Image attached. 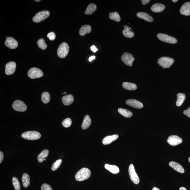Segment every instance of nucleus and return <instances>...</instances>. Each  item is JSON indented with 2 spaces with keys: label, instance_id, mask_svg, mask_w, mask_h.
I'll list each match as a JSON object with an SVG mask.
<instances>
[{
  "label": "nucleus",
  "instance_id": "nucleus-27",
  "mask_svg": "<svg viewBox=\"0 0 190 190\" xmlns=\"http://www.w3.org/2000/svg\"><path fill=\"white\" fill-rule=\"evenodd\" d=\"M97 6L95 4L91 3L89 5L85 14L86 15H90L93 14L97 10Z\"/></svg>",
  "mask_w": 190,
  "mask_h": 190
},
{
  "label": "nucleus",
  "instance_id": "nucleus-10",
  "mask_svg": "<svg viewBox=\"0 0 190 190\" xmlns=\"http://www.w3.org/2000/svg\"><path fill=\"white\" fill-rule=\"evenodd\" d=\"M121 60L125 65L131 67L133 66V63L135 59L132 55L128 53H125L122 55Z\"/></svg>",
  "mask_w": 190,
  "mask_h": 190
},
{
  "label": "nucleus",
  "instance_id": "nucleus-16",
  "mask_svg": "<svg viewBox=\"0 0 190 190\" xmlns=\"http://www.w3.org/2000/svg\"><path fill=\"white\" fill-rule=\"evenodd\" d=\"M169 165L177 172L183 174L185 172L183 168L178 163L172 161L169 163Z\"/></svg>",
  "mask_w": 190,
  "mask_h": 190
},
{
  "label": "nucleus",
  "instance_id": "nucleus-38",
  "mask_svg": "<svg viewBox=\"0 0 190 190\" xmlns=\"http://www.w3.org/2000/svg\"><path fill=\"white\" fill-rule=\"evenodd\" d=\"M47 37L51 41H54L56 38V34L54 32H51L48 33Z\"/></svg>",
  "mask_w": 190,
  "mask_h": 190
},
{
  "label": "nucleus",
  "instance_id": "nucleus-18",
  "mask_svg": "<svg viewBox=\"0 0 190 190\" xmlns=\"http://www.w3.org/2000/svg\"><path fill=\"white\" fill-rule=\"evenodd\" d=\"M137 16L139 18L145 20L146 21L151 22L153 21V18L148 14L144 12H139L137 14Z\"/></svg>",
  "mask_w": 190,
  "mask_h": 190
},
{
  "label": "nucleus",
  "instance_id": "nucleus-21",
  "mask_svg": "<svg viewBox=\"0 0 190 190\" xmlns=\"http://www.w3.org/2000/svg\"><path fill=\"white\" fill-rule=\"evenodd\" d=\"M124 29L122 31V34L125 37L128 38H132L134 37L135 34L133 31L130 30L131 29V28H130L129 26H124Z\"/></svg>",
  "mask_w": 190,
  "mask_h": 190
},
{
  "label": "nucleus",
  "instance_id": "nucleus-8",
  "mask_svg": "<svg viewBox=\"0 0 190 190\" xmlns=\"http://www.w3.org/2000/svg\"><path fill=\"white\" fill-rule=\"evenodd\" d=\"M157 37L162 41L170 44H175L177 43V41L174 37H170L167 34H158Z\"/></svg>",
  "mask_w": 190,
  "mask_h": 190
},
{
  "label": "nucleus",
  "instance_id": "nucleus-9",
  "mask_svg": "<svg viewBox=\"0 0 190 190\" xmlns=\"http://www.w3.org/2000/svg\"><path fill=\"white\" fill-rule=\"evenodd\" d=\"M12 108L15 110L19 112H24L27 110V106L22 101L16 100L12 104Z\"/></svg>",
  "mask_w": 190,
  "mask_h": 190
},
{
  "label": "nucleus",
  "instance_id": "nucleus-50",
  "mask_svg": "<svg viewBox=\"0 0 190 190\" xmlns=\"http://www.w3.org/2000/svg\"><path fill=\"white\" fill-rule=\"evenodd\" d=\"M44 160H45V161H46V159H45Z\"/></svg>",
  "mask_w": 190,
  "mask_h": 190
},
{
  "label": "nucleus",
  "instance_id": "nucleus-28",
  "mask_svg": "<svg viewBox=\"0 0 190 190\" xmlns=\"http://www.w3.org/2000/svg\"><path fill=\"white\" fill-rule=\"evenodd\" d=\"M49 153V151L48 150H44L38 156L37 159L40 163H42L44 161L45 159L48 157Z\"/></svg>",
  "mask_w": 190,
  "mask_h": 190
},
{
  "label": "nucleus",
  "instance_id": "nucleus-44",
  "mask_svg": "<svg viewBox=\"0 0 190 190\" xmlns=\"http://www.w3.org/2000/svg\"><path fill=\"white\" fill-rule=\"evenodd\" d=\"M180 190H187V189L184 187H181L180 188Z\"/></svg>",
  "mask_w": 190,
  "mask_h": 190
},
{
  "label": "nucleus",
  "instance_id": "nucleus-32",
  "mask_svg": "<svg viewBox=\"0 0 190 190\" xmlns=\"http://www.w3.org/2000/svg\"><path fill=\"white\" fill-rule=\"evenodd\" d=\"M50 99H51V96L48 92H44L42 94L41 99L42 101L44 103H48L50 101Z\"/></svg>",
  "mask_w": 190,
  "mask_h": 190
},
{
  "label": "nucleus",
  "instance_id": "nucleus-43",
  "mask_svg": "<svg viewBox=\"0 0 190 190\" xmlns=\"http://www.w3.org/2000/svg\"><path fill=\"white\" fill-rule=\"evenodd\" d=\"M95 56H91L89 58V61H90V62H91L92 60H93L95 59Z\"/></svg>",
  "mask_w": 190,
  "mask_h": 190
},
{
  "label": "nucleus",
  "instance_id": "nucleus-17",
  "mask_svg": "<svg viewBox=\"0 0 190 190\" xmlns=\"http://www.w3.org/2000/svg\"><path fill=\"white\" fill-rule=\"evenodd\" d=\"M118 137L119 136L117 135L106 136L103 139L102 142L104 145H108L117 140Z\"/></svg>",
  "mask_w": 190,
  "mask_h": 190
},
{
  "label": "nucleus",
  "instance_id": "nucleus-20",
  "mask_svg": "<svg viewBox=\"0 0 190 190\" xmlns=\"http://www.w3.org/2000/svg\"><path fill=\"white\" fill-rule=\"evenodd\" d=\"M91 27L89 25H84L80 29L79 34L81 36H84L86 34L90 33L91 31Z\"/></svg>",
  "mask_w": 190,
  "mask_h": 190
},
{
  "label": "nucleus",
  "instance_id": "nucleus-24",
  "mask_svg": "<svg viewBox=\"0 0 190 190\" xmlns=\"http://www.w3.org/2000/svg\"><path fill=\"white\" fill-rule=\"evenodd\" d=\"M105 168L107 170L109 171L111 173L114 174H118L119 172V168L115 165L106 164L105 165Z\"/></svg>",
  "mask_w": 190,
  "mask_h": 190
},
{
  "label": "nucleus",
  "instance_id": "nucleus-42",
  "mask_svg": "<svg viewBox=\"0 0 190 190\" xmlns=\"http://www.w3.org/2000/svg\"><path fill=\"white\" fill-rule=\"evenodd\" d=\"M150 1V0H142V1H141V2H142V4L143 5H145L148 3Z\"/></svg>",
  "mask_w": 190,
  "mask_h": 190
},
{
  "label": "nucleus",
  "instance_id": "nucleus-46",
  "mask_svg": "<svg viewBox=\"0 0 190 190\" xmlns=\"http://www.w3.org/2000/svg\"><path fill=\"white\" fill-rule=\"evenodd\" d=\"M172 2H173L174 3H176L177 1H177V0H172Z\"/></svg>",
  "mask_w": 190,
  "mask_h": 190
},
{
  "label": "nucleus",
  "instance_id": "nucleus-48",
  "mask_svg": "<svg viewBox=\"0 0 190 190\" xmlns=\"http://www.w3.org/2000/svg\"><path fill=\"white\" fill-rule=\"evenodd\" d=\"M188 160H189V162L190 163V157H189V159H188Z\"/></svg>",
  "mask_w": 190,
  "mask_h": 190
},
{
  "label": "nucleus",
  "instance_id": "nucleus-25",
  "mask_svg": "<svg viewBox=\"0 0 190 190\" xmlns=\"http://www.w3.org/2000/svg\"><path fill=\"white\" fill-rule=\"evenodd\" d=\"M122 86L124 89L126 90L134 91L137 88L135 84L128 82H124L122 84Z\"/></svg>",
  "mask_w": 190,
  "mask_h": 190
},
{
  "label": "nucleus",
  "instance_id": "nucleus-12",
  "mask_svg": "<svg viewBox=\"0 0 190 190\" xmlns=\"http://www.w3.org/2000/svg\"><path fill=\"white\" fill-rule=\"evenodd\" d=\"M6 46L10 49H15L18 46V43L17 41L12 37H9L6 39L5 42Z\"/></svg>",
  "mask_w": 190,
  "mask_h": 190
},
{
  "label": "nucleus",
  "instance_id": "nucleus-1",
  "mask_svg": "<svg viewBox=\"0 0 190 190\" xmlns=\"http://www.w3.org/2000/svg\"><path fill=\"white\" fill-rule=\"evenodd\" d=\"M91 175V171L87 168H84L77 172L75 176V179L77 181H83L88 179Z\"/></svg>",
  "mask_w": 190,
  "mask_h": 190
},
{
  "label": "nucleus",
  "instance_id": "nucleus-2",
  "mask_svg": "<svg viewBox=\"0 0 190 190\" xmlns=\"http://www.w3.org/2000/svg\"><path fill=\"white\" fill-rule=\"evenodd\" d=\"M69 46L65 42L61 44L57 51V54L59 57L64 58L66 57L69 52Z\"/></svg>",
  "mask_w": 190,
  "mask_h": 190
},
{
  "label": "nucleus",
  "instance_id": "nucleus-22",
  "mask_svg": "<svg viewBox=\"0 0 190 190\" xmlns=\"http://www.w3.org/2000/svg\"><path fill=\"white\" fill-rule=\"evenodd\" d=\"M62 101L64 105L66 106L70 105L73 103L74 99L73 96L69 95L64 96L62 98Z\"/></svg>",
  "mask_w": 190,
  "mask_h": 190
},
{
  "label": "nucleus",
  "instance_id": "nucleus-36",
  "mask_svg": "<svg viewBox=\"0 0 190 190\" xmlns=\"http://www.w3.org/2000/svg\"><path fill=\"white\" fill-rule=\"evenodd\" d=\"M72 123L71 119L70 118H67L64 119L62 122V125L65 128H69L71 125Z\"/></svg>",
  "mask_w": 190,
  "mask_h": 190
},
{
  "label": "nucleus",
  "instance_id": "nucleus-35",
  "mask_svg": "<svg viewBox=\"0 0 190 190\" xmlns=\"http://www.w3.org/2000/svg\"><path fill=\"white\" fill-rule=\"evenodd\" d=\"M62 162V160L61 159L56 160L52 165L51 167V170L53 171H55L57 170L58 168H59L60 167Z\"/></svg>",
  "mask_w": 190,
  "mask_h": 190
},
{
  "label": "nucleus",
  "instance_id": "nucleus-3",
  "mask_svg": "<svg viewBox=\"0 0 190 190\" xmlns=\"http://www.w3.org/2000/svg\"><path fill=\"white\" fill-rule=\"evenodd\" d=\"M41 135L38 132L31 131L26 132L22 134V137L29 140H35L40 139Z\"/></svg>",
  "mask_w": 190,
  "mask_h": 190
},
{
  "label": "nucleus",
  "instance_id": "nucleus-45",
  "mask_svg": "<svg viewBox=\"0 0 190 190\" xmlns=\"http://www.w3.org/2000/svg\"><path fill=\"white\" fill-rule=\"evenodd\" d=\"M152 190H160L159 189H158V188L156 187H154L153 188Z\"/></svg>",
  "mask_w": 190,
  "mask_h": 190
},
{
  "label": "nucleus",
  "instance_id": "nucleus-40",
  "mask_svg": "<svg viewBox=\"0 0 190 190\" xmlns=\"http://www.w3.org/2000/svg\"><path fill=\"white\" fill-rule=\"evenodd\" d=\"M91 50L94 53H95L97 51H98V49L96 47L95 45H92L91 47Z\"/></svg>",
  "mask_w": 190,
  "mask_h": 190
},
{
  "label": "nucleus",
  "instance_id": "nucleus-34",
  "mask_svg": "<svg viewBox=\"0 0 190 190\" xmlns=\"http://www.w3.org/2000/svg\"><path fill=\"white\" fill-rule=\"evenodd\" d=\"M12 184L15 190H20V185L18 179L16 177H14L12 178Z\"/></svg>",
  "mask_w": 190,
  "mask_h": 190
},
{
  "label": "nucleus",
  "instance_id": "nucleus-31",
  "mask_svg": "<svg viewBox=\"0 0 190 190\" xmlns=\"http://www.w3.org/2000/svg\"><path fill=\"white\" fill-rule=\"evenodd\" d=\"M109 17L110 19L114 20L116 22H119L121 20L120 16L117 12H111L109 14Z\"/></svg>",
  "mask_w": 190,
  "mask_h": 190
},
{
  "label": "nucleus",
  "instance_id": "nucleus-15",
  "mask_svg": "<svg viewBox=\"0 0 190 190\" xmlns=\"http://www.w3.org/2000/svg\"><path fill=\"white\" fill-rule=\"evenodd\" d=\"M180 13L182 15L186 16L190 15V2H187L183 4L180 9Z\"/></svg>",
  "mask_w": 190,
  "mask_h": 190
},
{
  "label": "nucleus",
  "instance_id": "nucleus-13",
  "mask_svg": "<svg viewBox=\"0 0 190 190\" xmlns=\"http://www.w3.org/2000/svg\"><path fill=\"white\" fill-rule=\"evenodd\" d=\"M16 64L13 61L8 63L5 66V72L7 75H11L14 73L16 69Z\"/></svg>",
  "mask_w": 190,
  "mask_h": 190
},
{
  "label": "nucleus",
  "instance_id": "nucleus-14",
  "mask_svg": "<svg viewBox=\"0 0 190 190\" xmlns=\"http://www.w3.org/2000/svg\"><path fill=\"white\" fill-rule=\"evenodd\" d=\"M127 105L136 109H141L143 108V105L142 103L135 99H128L126 102Z\"/></svg>",
  "mask_w": 190,
  "mask_h": 190
},
{
  "label": "nucleus",
  "instance_id": "nucleus-33",
  "mask_svg": "<svg viewBox=\"0 0 190 190\" xmlns=\"http://www.w3.org/2000/svg\"><path fill=\"white\" fill-rule=\"evenodd\" d=\"M37 44L39 47L42 50H45L47 47V45L45 43L44 39L41 38L37 41Z\"/></svg>",
  "mask_w": 190,
  "mask_h": 190
},
{
  "label": "nucleus",
  "instance_id": "nucleus-26",
  "mask_svg": "<svg viewBox=\"0 0 190 190\" xmlns=\"http://www.w3.org/2000/svg\"><path fill=\"white\" fill-rule=\"evenodd\" d=\"M23 187L26 188L30 184V177L28 174L24 173L23 174L22 178Z\"/></svg>",
  "mask_w": 190,
  "mask_h": 190
},
{
  "label": "nucleus",
  "instance_id": "nucleus-7",
  "mask_svg": "<svg viewBox=\"0 0 190 190\" xmlns=\"http://www.w3.org/2000/svg\"><path fill=\"white\" fill-rule=\"evenodd\" d=\"M128 173L130 179L135 184H138L139 183L140 179L137 174L133 164H130L128 168Z\"/></svg>",
  "mask_w": 190,
  "mask_h": 190
},
{
  "label": "nucleus",
  "instance_id": "nucleus-6",
  "mask_svg": "<svg viewBox=\"0 0 190 190\" xmlns=\"http://www.w3.org/2000/svg\"><path fill=\"white\" fill-rule=\"evenodd\" d=\"M28 75L30 78L34 79L42 77L43 76V73L40 69L33 67L30 69L28 72Z\"/></svg>",
  "mask_w": 190,
  "mask_h": 190
},
{
  "label": "nucleus",
  "instance_id": "nucleus-39",
  "mask_svg": "<svg viewBox=\"0 0 190 190\" xmlns=\"http://www.w3.org/2000/svg\"><path fill=\"white\" fill-rule=\"evenodd\" d=\"M183 114L190 118V108H188L187 110H185L184 111Z\"/></svg>",
  "mask_w": 190,
  "mask_h": 190
},
{
  "label": "nucleus",
  "instance_id": "nucleus-19",
  "mask_svg": "<svg viewBox=\"0 0 190 190\" xmlns=\"http://www.w3.org/2000/svg\"><path fill=\"white\" fill-rule=\"evenodd\" d=\"M92 121L90 117L88 115L85 116L82 124L81 128L83 130H86L88 128L91 124Z\"/></svg>",
  "mask_w": 190,
  "mask_h": 190
},
{
  "label": "nucleus",
  "instance_id": "nucleus-30",
  "mask_svg": "<svg viewBox=\"0 0 190 190\" xmlns=\"http://www.w3.org/2000/svg\"><path fill=\"white\" fill-rule=\"evenodd\" d=\"M118 112L124 117L126 118H130L133 115V113L128 110L119 108L118 109Z\"/></svg>",
  "mask_w": 190,
  "mask_h": 190
},
{
  "label": "nucleus",
  "instance_id": "nucleus-5",
  "mask_svg": "<svg viewBox=\"0 0 190 190\" xmlns=\"http://www.w3.org/2000/svg\"><path fill=\"white\" fill-rule=\"evenodd\" d=\"M50 14L49 11L47 10L39 12L33 18V21L35 23H40L49 17Z\"/></svg>",
  "mask_w": 190,
  "mask_h": 190
},
{
  "label": "nucleus",
  "instance_id": "nucleus-23",
  "mask_svg": "<svg viewBox=\"0 0 190 190\" xmlns=\"http://www.w3.org/2000/svg\"><path fill=\"white\" fill-rule=\"evenodd\" d=\"M165 6L162 4L157 3L153 4L151 7V10L155 12L159 13L162 12L165 9Z\"/></svg>",
  "mask_w": 190,
  "mask_h": 190
},
{
  "label": "nucleus",
  "instance_id": "nucleus-11",
  "mask_svg": "<svg viewBox=\"0 0 190 190\" xmlns=\"http://www.w3.org/2000/svg\"><path fill=\"white\" fill-rule=\"evenodd\" d=\"M167 142L172 146H176L183 142V139L179 136L172 135L169 137L167 139Z\"/></svg>",
  "mask_w": 190,
  "mask_h": 190
},
{
  "label": "nucleus",
  "instance_id": "nucleus-47",
  "mask_svg": "<svg viewBox=\"0 0 190 190\" xmlns=\"http://www.w3.org/2000/svg\"><path fill=\"white\" fill-rule=\"evenodd\" d=\"M41 1V0H38V1H37V0H36V1H37V2H39V1Z\"/></svg>",
  "mask_w": 190,
  "mask_h": 190
},
{
  "label": "nucleus",
  "instance_id": "nucleus-4",
  "mask_svg": "<svg viewBox=\"0 0 190 190\" xmlns=\"http://www.w3.org/2000/svg\"><path fill=\"white\" fill-rule=\"evenodd\" d=\"M174 60L172 58L167 57H163L158 59V63L164 68H169L174 62Z\"/></svg>",
  "mask_w": 190,
  "mask_h": 190
},
{
  "label": "nucleus",
  "instance_id": "nucleus-29",
  "mask_svg": "<svg viewBox=\"0 0 190 190\" xmlns=\"http://www.w3.org/2000/svg\"><path fill=\"white\" fill-rule=\"evenodd\" d=\"M186 95L184 94L179 93L177 95V100L176 102V105L177 106H181L184 102L186 99Z\"/></svg>",
  "mask_w": 190,
  "mask_h": 190
},
{
  "label": "nucleus",
  "instance_id": "nucleus-41",
  "mask_svg": "<svg viewBox=\"0 0 190 190\" xmlns=\"http://www.w3.org/2000/svg\"><path fill=\"white\" fill-rule=\"evenodd\" d=\"M4 157V154L2 151H0V163H1Z\"/></svg>",
  "mask_w": 190,
  "mask_h": 190
},
{
  "label": "nucleus",
  "instance_id": "nucleus-49",
  "mask_svg": "<svg viewBox=\"0 0 190 190\" xmlns=\"http://www.w3.org/2000/svg\"><path fill=\"white\" fill-rule=\"evenodd\" d=\"M66 92H65V93H64V94H66Z\"/></svg>",
  "mask_w": 190,
  "mask_h": 190
},
{
  "label": "nucleus",
  "instance_id": "nucleus-37",
  "mask_svg": "<svg viewBox=\"0 0 190 190\" xmlns=\"http://www.w3.org/2000/svg\"><path fill=\"white\" fill-rule=\"evenodd\" d=\"M41 189V190H53L51 187L46 183H44L42 185Z\"/></svg>",
  "mask_w": 190,
  "mask_h": 190
}]
</instances>
